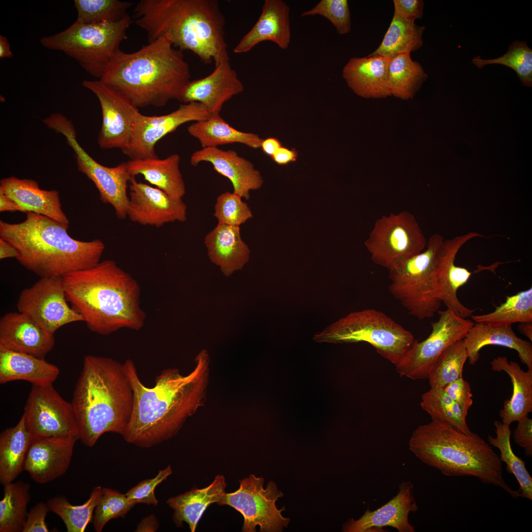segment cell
<instances>
[{
  "label": "cell",
  "mask_w": 532,
  "mask_h": 532,
  "mask_svg": "<svg viewBox=\"0 0 532 532\" xmlns=\"http://www.w3.org/2000/svg\"><path fill=\"white\" fill-rule=\"evenodd\" d=\"M195 361L186 375L176 368L163 370L151 387L141 382L132 360L123 364L134 393L133 412L123 436L127 442L145 448L167 440L202 405L209 376L207 351L201 350Z\"/></svg>",
  "instance_id": "cell-1"
},
{
  "label": "cell",
  "mask_w": 532,
  "mask_h": 532,
  "mask_svg": "<svg viewBox=\"0 0 532 532\" xmlns=\"http://www.w3.org/2000/svg\"><path fill=\"white\" fill-rule=\"evenodd\" d=\"M66 297L93 332L107 335L127 328L140 330L146 314L137 281L112 260L64 277Z\"/></svg>",
  "instance_id": "cell-2"
},
{
  "label": "cell",
  "mask_w": 532,
  "mask_h": 532,
  "mask_svg": "<svg viewBox=\"0 0 532 532\" xmlns=\"http://www.w3.org/2000/svg\"><path fill=\"white\" fill-rule=\"evenodd\" d=\"M133 16L148 42L166 35L174 47L192 52L204 64L230 61L218 0H140Z\"/></svg>",
  "instance_id": "cell-3"
},
{
  "label": "cell",
  "mask_w": 532,
  "mask_h": 532,
  "mask_svg": "<svg viewBox=\"0 0 532 532\" xmlns=\"http://www.w3.org/2000/svg\"><path fill=\"white\" fill-rule=\"evenodd\" d=\"M190 77L182 51L163 35L135 52L119 51L100 80L138 108L178 100Z\"/></svg>",
  "instance_id": "cell-4"
},
{
  "label": "cell",
  "mask_w": 532,
  "mask_h": 532,
  "mask_svg": "<svg viewBox=\"0 0 532 532\" xmlns=\"http://www.w3.org/2000/svg\"><path fill=\"white\" fill-rule=\"evenodd\" d=\"M133 402V389L123 364L105 357H84L71 402L83 444L93 446L106 432L123 436Z\"/></svg>",
  "instance_id": "cell-5"
},
{
  "label": "cell",
  "mask_w": 532,
  "mask_h": 532,
  "mask_svg": "<svg viewBox=\"0 0 532 532\" xmlns=\"http://www.w3.org/2000/svg\"><path fill=\"white\" fill-rule=\"evenodd\" d=\"M26 214L21 223L0 220V237L16 249V259L28 270L40 278L64 277L100 261L105 249L100 239H74L67 233L68 227L41 214Z\"/></svg>",
  "instance_id": "cell-6"
},
{
  "label": "cell",
  "mask_w": 532,
  "mask_h": 532,
  "mask_svg": "<svg viewBox=\"0 0 532 532\" xmlns=\"http://www.w3.org/2000/svg\"><path fill=\"white\" fill-rule=\"evenodd\" d=\"M409 449L424 464L447 476H473L482 483L499 487L514 498L519 491L504 481L499 455L477 434H466L432 420L412 433Z\"/></svg>",
  "instance_id": "cell-7"
},
{
  "label": "cell",
  "mask_w": 532,
  "mask_h": 532,
  "mask_svg": "<svg viewBox=\"0 0 532 532\" xmlns=\"http://www.w3.org/2000/svg\"><path fill=\"white\" fill-rule=\"evenodd\" d=\"M133 20L129 14L116 22L85 24L75 21L67 29L41 37V45L62 52L77 61L87 73L100 79L120 51Z\"/></svg>",
  "instance_id": "cell-8"
},
{
  "label": "cell",
  "mask_w": 532,
  "mask_h": 532,
  "mask_svg": "<svg viewBox=\"0 0 532 532\" xmlns=\"http://www.w3.org/2000/svg\"><path fill=\"white\" fill-rule=\"evenodd\" d=\"M314 339L334 343H367L396 367L405 359L415 340L410 332L374 309L351 312L316 334Z\"/></svg>",
  "instance_id": "cell-9"
},
{
  "label": "cell",
  "mask_w": 532,
  "mask_h": 532,
  "mask_svg": "<svg viewBox=\"0 0 532 532\" xmlns=\"http://www.w3.org/2000/svg\"><path fill=\"white\" fill-rule=\"evenodd\" d=\"M443 240L440 234H433L425 250L389 270L390 292L409 314L420 320L432 317L442 302L436 295L432 273Z\"/></svg>",
  "instance_id": "cell-10"
},
{
  "label": "cell",
  "mask_w": 532,
  "mask_h": 532,
  "mask_svg": "<svg viewBox=\"0 0 532 532\" xmlns=\"http://www.w3.org/2000/svg\"><path fill=\"white\" fill-rule=\"evenodd\" d=\"M45 125L66 137L74 152L78 170L94 183L99 191L100 200L110 204L119 219H125L129 202L127 189L132 177L127 162L113 167L99 163L79 144L73 125L61 113L51 115L46 119Z\"/></svg>",
  "instance_id": "cell-11"
},
{
  "label": "cell",
  "mask_w": 532,
  "mask_h": 532,
  "mask_svg": "<svg viewBox=\"0 0 532 532\" xmlns=\"http://www.w3.org/2000/svg\"><path fill=\"white\" fill-rule=\"evenodd\" d=\"M427 244L415 217L407 211L377 219L365 242L373 263L389 270L422 252Z\"/></svg>",
  "instance_id": "cell-12"
},
{
  "label": "cell",
  "mask_w": 532,
  "mask_h": 532,
  "mask_svg": "<svg viewBox=\"0 0 532 532\" xmlns=\"http://www.w3.org/2000/svg\"><path fill=\"white\" fill-rule=\"evenodd\" d=\"M265 479L250 474L239 480L235 491L226 493L219 505H228L238 511L244 519L242 532H280L287 528L290 519L282 516L284 506L278 509V499L283 496L275 483L270 481L266 488Z\"/></svg>",
  "instance_id": "cell-13"
},
{
  "label": "cell",
  "mask_w": 532,
  "mask_h": 532,
  "mask_svg": "<svg viewBox=\"0 0 532 532\" xmlns=\"http://www.w3.org/2000/svg\"><path fill=\"white\" fill-rule=\"evenodd\" d=\"M437 312L439 318L431 323L430 334L422 341L415 339L405 359L396 367L401 376L412 380L428 378L444 350L453 343L463 339L475 323L448 308Z\"/></svg>",
  "instance_id": "cell-14"
},
{
  "label": "cell",
  "mask_w": 532,
  "mask_h": 532,
  "mask_svg": "<svg viewBox=\"0 0 532 532\" xmlns=\"http://www.w3.org/2000/svg\"><path fill=\"white\" fill-rule=\"evenodd\" d=\"M67 301L63 277L40 278L21 291L17 308L18 312L54 335L64 325L84 322L83 317Z\"/></svg>",
  "instance_id": "cell-15"
},
{
  "label": "cell",
  "mask_w": 532,
  "mask_h": 532,
  "mask_svg": "<svg viewBox=\"0 0 532 532\" xmlns=\"http://www.w3.org/2000/svg\"><path fill=\"white\" fill-rule=\"evenodd\" d=\"M22 416L33 438L68 435L79 437L72 404L60 396L53 384L33 385Z\"/></svg>",
  "instance_id": "cell-16"
},
{
  "label": "cell",
  "mask_w": 532,
  "mask_h": 532,
  "mask_svg": "<svg viewBox=\"0 0 532 532\" xmlns=\"http://www.w3.org/2000/svg\"><path fill=\"white\" fill-rule=\"evenodd\" d=\"M211 116L202 104L196 102L181 104L176 110L163 115L139 113L131 140L122 151L130 160L158 158L155 146L161 139L185 123L205 120Z\"/></svg>",
  "instance_id": "cell-17"
},
{
  "label": "cell",
  "mask_w": 532,
  "mask_h": 532,
  "mask_svg": "<svg viewBox=\"0 0 532 532\" xmlns=\"http://www.w3.org/2000/svg\"><path fill=\"white\" fill-rule=\"evenodd\" d=\"M82 86L98 98L102 113V124L98 143L102 149L119 148L128 145L138 108L119 92L101 80H84Z\"/></svg>",
  "instance_id": "cell-18"
},
{
  "label": "cell",
  "mask_w": 532,
  "mask_h": 532,
  "mask_svg": "<svg viewBox=\"0 0 532 532\" xmlns=\"http://www.w3.org/2000/svg\"><path fill=\"white\" fill-rule=\"evenodd\" d=\"M482 235L469 232L444 240L436 254L432 279L436 295L448 309L459 316L470 317L476 309H470L460 302L457 297L459 289L466 284L471 273L466 268L455 265L456 255L461 247L469 240Z\"/></svg>",
  "instance_id": "cell-19"
},
{
  "label": "cell",
  "mask_w": 532,
  "mask_h": 532,
  "mask_svg": "<svg viewBox=\"0 0 532 532\" xmlns=\"http://www.w3.org/2000/svg\"><path fill=\"white\" fill-rule=\"evenodd\" d=\"M127 217L143 226L159 228L166 224L187 219V206L182 199L171 198L162 190L138 182L132 176L129 183Z\"/></svg>",
  "instance_id": "cell-20"
},
{
  "label": "cell",
  "mask_w": 532,
  "mask_h": 532,
  "mask_svg": "<svg viewBox=\"0 0 532 532\" xmlns=\"http://www.w3.org/2000/svg\"><path fill=\"white\" fill-rule=\"evenodd\" d=\"M77 436L33 438L26 456L24 470L39 484L52 481L69 468Z\"/></svg>",
  "instance_id": "cell-21"
},
{
  "label": "cell",
  "mask_w": 532,
  "mask_h": 532,
  "mask_svg": "<svg viewBox=\"0 0 532 532\" xmlns=\"http://www.w3.org/2000/svg\"><path fill=\"white\" fill-rule=\"evenodd\" d=\"M244 86L230 61L215 65L207 76L190 80L182 90L178 101L202 104L211 115L220 114L224 104L240 94Z\"/></svg>",
  "instance_id": "cell-22"
},
{
  "label": "cell",
  "mask_w": 532,
  "mask_h": 532,
  "mask_svg": "<svg viewBox=\"0 0 532 532\" xmlns=\"http://www.w3.org/2000/svg\"><path fill=\"white\" fill-rule=\"evenodd\" d=\"M413 489L411 482H402L395 497L377 509L366 510L358 520L349 519L343 524V531L384 532L383 527H391L399 532H414V527L408 520L410 513L418 510Z\"/></svg>",
  "instance_id": "cell-23"
},
{
  "label": "cell",
  "mask_w": 532,
  "mask_h": 532,
  "mask_svg": "<svg viewBox=\"0 0 532 532\" xmlns=\"http://www.w3.org/2000/svg\"><path fill=\"white\" fill-rule=\"evenodd\" d=\"M54 344V335L21 312H8L0 319V348L45 358Z\"/></svg>",
  "instance_id": "cell-24"
},
{
  "label": "cell",
  "mask_w": 532,
  "mask_h": 532,
  "mask_svg": "<svg viewBox=\"0 0 532 532\" xmlns=\"http://www.w3.org/2000/svg\"><path fill=\"white\" fill-rule=\"evenodd\" d=\"M202 162L210 163L215 170L227 178L233 185V192L242 199L248 200L250 191L260 188L263 183L262 176L253 165L233 150L202 148L193 153L190 163L197 166Z\"/></svg>",
  "instance_id": "cell-25"
},
{
  "label": "cell",
  "mask_w": 532,
  "mask_h": 532,
  "mask_svg": "<svg viewBox=\"0 0 532 532\" xmlns=\"http://www.w3.org/2000/svg\"><path fill=\"white\" fill-rule=\"evenodd\" d=\"M290 9L281 0H265L258 20L233 48L235 54L246 53L266 41L285 50L291 40Z\"/></svg>",
  "instance_id": "cell-26"
},
{
  "label": "cell",
  "mask_w": 532,
  "mask_h": 532,
  "mask_svg": "<svg viewBox=\"0 0 532 532\" xmlns=\"http://www.w3.org/2000/svg\"><path fill=\"white\" fill-rule=\"evenodd\" d=\"M0 193L14 200L25 213L41 214L68 227L69 221L62 210L56 190H43L35 180L12 176L0 180Z\"/></svg>",
  "instance_id": "cell-27"
},
{
  "label": "cell",
  "mask_w": 532,
  "mask_h": 532,
  "mask_svg": "<svg viewBox=\"0 0 532 532\" xmlns=\"http://www.w3.org/2000/svg\"><path fill=\"white\" fill-rule=\"evenodd\" d=\"M390 60L380 56L351 58L342 69V77L361 97L386 98L391 95L388 78Z\"/></svg>",
  "instance_id": "cell-28"
},
{
  "label": "cell",
  "mask_w": 532,
  "mask_h": 532,
  "mask_svg": "<svg viewBox=\"0 0 532 532\" xmlns=\"http://www.w3.org/2000/svg\"><path fill=\"white\" fill-rule=\"evenodd\" d=\"M204 244L210 261L226 276L249 261L250 251L241 238L240 227L218 224L205 236Z\"/></svg>",
  "instance_id": "cell-29"
},
{
  "label": "cell",
  "mask_w": 532,
  "mask_h": 532,
  "mask_svg": "<svg viewBox=\"0 0 532 532\" xmlns=\"http://www.w3.org/2000/svg\"><path fill=\"white\" fill-rule=\"evenodd\" d=\"M470 365L479 360L480 351L487 345H498L516 350L521 362L532 368V342L518 337L511 326L497 327L485 323H474L463 339Z\"/></svg>",
  "instance_id": "cell-30"
},
{
  "label": "cell",
  "mask_w": 532,
  "mask_h": 532,
  "mask_svg": "<svg viewBox=\"0 0 532 532\" xmlns=\"http://www.w3.org/2000/svg\"><path fill=\"white\" fill-rule=\"evenodd\" d=\"M227 484L225 477L216 475L208 486L193 488L184 494L168 499L166 503L173 509V520L177 527L186 523L190 531H196L198 523L207 508L211 504H219L226 492Z\"/></svg>",
  "instance_id": "cell-31"
},
{
  "label": "cell",
  "mask_w": 532,
  "mask_h": 532,
  "mask_svg": "<svg viewBox=\"0 0 532 532\" xmlns=\"http://www.w3.org/2000/svg\"><path fill=\"white\" fill-rule=\"evenodd\" d=\"M60 370L45 358L0 348V383L24 380L33 385L53 384Z\"/></svg>",
  "instance_id": "cell-32"
},
{
  "label": "cell",
  "mask_w": 532,
  "mask_h": 532,
  "mask_svg": "<svg viewBox=\"0 0 532 532\" xmlns=\"http://www.w3.org/2000/svg\"><path fill=\"white\" fill-rule=\"evenodd\" d=\"M495 371H504L510 377L513 386L510 398L505 399L499 411L501 422L510 425L532 411V368L524 371L506 357L494 358L491 363Z\"/></svg>",
  "instance_id": "cell-33"
},
{
  "label": "cell",
  "mask_w": 532,
  "mask_h": 532,
  "mask_svg": "<svg viewBox=\"0 0 532 532\" xmlns=\"http://www.w3.org/2000/svg\"><path fill=\"white\" fill-rule=\"evenodd\" d=\"M180 157L176 154L160 159L147 158L127 162L131 176L142 175L149 184L171 198L181 199L186 193L185 184L179 168Z\"/></svg>",
  "instance_id": "cell-34"
},
{
  "label": "cell",
  "mask_w": 532,
  "mask_h": 532,
  "mask_svg": "<svg viewBox=\"0 0 532 532\" xmlns=\"http://www.w3.org/2000/svg\"><path fill=\"white\" fill-rule=\"evenodd\" d=\"M33 438L22 416L14 427L0 434V483L13 482L24 470L27 453Z\"/></svg>",
  "instance_id": "cell-35"
},
{
  "label": "cell",
  "mask_w": 532,
  "mask_h": 532,
  "mask_svg": "<svg viewBox=\"0 0 532 532\" xmlns=\"http://www.w3.org/2000/svg\"><path fill=\"white\" fill-rule=\"evenodd\" d=\"M187 130L191 135L199 140L202 148L238 143L258 149L260 148L263 140L256 134L241 132L232 127L220 114L195 122Z\"/></svg>",
  "instance_id": "cell-36"
},
{
  "label": "cell",
  "mask_w": 532,
  "mask_h": 532,
  "mask_svg": "<svg viewBox=\"0 0 532 532\" xmlns=\"http://www.w3.org/2000/svg\"><path fill=\"white\" fill-rule=\"evenodd\" d=\"M424 26L406 20L394 13L388 29L379 47L369 56L391 59L398 55L410 53L423 46Z\"/></svg>",
  "instance_id": "cell-37"
},
{
  "label": "cell",
  "mask_w": 532,
  "mask_h": 532,
  "mask_svg": "<svg viewBox=\"0 0 532 532\" xmlns=\"http://www.w3.org/2000/svg\"><path fill=\"white\" fill-rule=\"evenodd\" d=\"M428 77L421 64L412 60L410 53L391 59L388 72L391 95L402 100L411 99Z\"/></svg>",
  "instance_id": "cell-38"
},
{
  "label": "cell",
  "mask_w": 532,
  "mask_h": 532,
  "mask_svg": "<svg viewBox=\"0 0 532 532\" xmlns=\"http://www.w3.org/2000/svg\"><path fill=\"white\" fill-rule=\"evenodd\" d=\"M30 485L23 481L4 485L0 501V532H20L24 529L31 499Z\"/></svg>",
  "instance_id": "cell-39"
},
{
  "label": "cell",
  "mask_w": 532,
  "mask_h": 532,
  "mask_svg": "<svg viewBox=\"0 0 532 532\" xmlns=\"http://www.w3.org/2000/svg\"><path fill=\"white\" fill-rule=\"evenodd\" d=\"M420 405L431 416L432 420L448 425L466 434L472 433L467 424V414L443 388H431L422 395Z\"/></svg>",
  "instance_id": "cell-40"
},
{
  "label": "cell",
  "mask_w": 532,
  "mask_h": 532,
  "mask_svg": "<svg viewBox=\"0 0 532 532\" xmlns=\"http://www.w3.org/2000/svg\"><path fill=\"white\" fill-rule=\"evenodd\" d=\"M496 437L489 435L490 445L497 448L500 451L499 458L506 465L507 472L513 474L520 486V497L532 499V477L526 469L525 463L513 452L510 443L511 431L510 425L499 421H495Z\"/></svg>",
  "instance_id": "cell-41"
},
{
  "label": "cell",
  "mask_w": 532,
  "mask_h": 532,
  "mask_svg": "<svg viewBox=\"0 0 532 532\" xmlns=\"http://www.w3.org/2000/svg\"><path fill=\"white\" fill-rule=\"evenodd\" d=\"M475 323L497 327L511 326L513 323L532 322V288L507 296L504 302L488 314L471 315Z\"/></svg>",
  "instance_id": "cell-42"
},
{
  "label": "cell",
  "mask_w": 532,
  "mask_h": 532,
  "mask_svg": "<svg viewBox=\"0 0 532 532\" xmlns=\"http://www.w3.org/2000/svg\"><path fill=\"white\" fill-rule=\"evenodd\" d=\"M102 493V488L96 486L90 498L83 504H71L64 496H56L47 503L50 511L58 515L66 525L67 532H84L93 517V511Z\"/></svg>",
  "instance_id": "cell-43"
},
{
  "label": "cell",
  "mask_w": 532,
  "mask_h": 532,
  "mask_svg": "<svg viewBox=\"0 0 532 532\" xmlns=\"http://www.w3.org/2000/svg\"><path fill=\"white\" fill-rule=\"evenodd\" d=\"M468 357L463 339L450 345L439 357L429 375L431 388H444L463 377L464 366Z\"/></svg>",
  "instance_id": "cell-44"
},
{
  "label": "cell",
  "mask_w": 532,
  "mask_h": 532,
  "mask_svg": "<svg viewBox=\"0 0 532 532\" xmlns=\"http://www.w3.org/2000/svg\"><path fill=\"white\" fill-rule=\"evenodd\" d=\"M133 5L119 0H74L78 22L96 24L119 21L129 15L127 10Z\"/></svg>",
  "instance_id": "cell-45"
},
{
  "label": "cell",
  "mask_w": 532,
  "mask_h": 532,
  "mask_svg": "<svg viewBox=\"0 0 532 532\" xmlns=\"http://www.w3.org/2000/svg\"><path fill=\"white\" fill-rule=\"evenodd\" d=\"M472 62L479 68L490 64H500L513 69L523 85L531 87L532 85V50L527 42L513 41L506 53L502 56L490 60L475 57Z\"/></svg>",
  "instance_id": "cell-46"
},
{
  "label": "cell",
  "mask_w": 532,
  "mask_h": 532,
  "mask_svg": "<svg viewBox=\"0 0 532 532\" xmlns=\"http://www.w3.org/2000/svg\"><path fill=\"white\" fill-rule=\"evenodd\" d=\"M135 505L126 494L108 488H102V493L95 508L93 523L97 532L102 531L108 521L124 518Z\"/></svg>",
  "instance_id": "cell-47"
},
{
  "label": "cell",
  "mask_w": 532,
  "mask_h": 532,
  "mask_svg": "<svg viewBox=\"0 0 532 532\" xmlns=\"http://www.w3.org/2000/svg\"><path fill=\"white\" fill-rule=\"evenodd\" d=\"M214 216L219 224L240 227L251 218L253 214L241 196L233 192H226L217 197Z\"/></svg>",
  "instance_id": "cell-48"
},
{
  "label": "cell",
  "mask_w": 532,
  "mask_h": 532,
  "mask_svg": "<svg viewBox=\"0 0 532 532\" xmlns=\"http://www.w3.org/2000/svg\"><path fill=\"white\" fill-rule=\"evenodd\" d=\"M321 15L328 19L339 34L351 31V16L347 0H321L311 9L303 12L301 17Z\"/></svg>",
  "instance_id": "cell-49"
},
{
  "label": "cell",
  "mask_w": 532,
  "mask_h": 532,
  "mask_svg": "<svg viewBox=\"0 0 532 532\" xmlns=\"http://www.w3.org/2000/svg\"><path fill=\"white\" fill-rule=\"evenodd\" d=\"M172 473L170 466L159 470L157 475L151 479L143 480L134 487L130 489L126 494L129 500L136 504L144 503L157 506L158 500L155 496V490L157 486Z\"/></svg>",
  "instance_id": "cell-50"
},
{
  "label": "cell",
  "mask_w": 532,
  "mask_h": 532,
  "mask_svg": "<svg viewBox=\"0 0 532 532\" xmlns=\"http://www.w3.org/2000/svg\"><path fill=\"white\" fill-rule=\"evenodd\" d=\"M443 389L467 414L468 409L473 403L472 394L468 382L462 377L446 385Z\"/></svg>",
  "instance_id": "cell-51"
},
{
  "label": "cell",
  "mask_w": 532,
  "mask_h": 532,
  "mask_svg": "<svg viewBox=\"0 0 532 532\" xmlns=\"http://www.w3.org/2000/svg\"><path fill=\"white\" fill-rule=\"evenodd\" d=\"M50 511L47 503L39 502L28 513L22 532H48L45 518Z\"/></svg>",
  "instance_id": "cell-52"
},
{
  "label": "cell",
  "mask_w": 532,
  "mask_h": 532,
  "mask_svg": "<svg viewBox=\"0 0 532 532\" xmlns=\"http://www.w3.org/2000/svg\"><path fill=\"white\" fill-rule=\"evenodd\" d=\"M518 424L513 432L515 442L524 448L527 456H532V419L525 416L518 421Z\"/></svg>",
  "instance_id": "cell-53"
},
{
  "label": "cell",
  "mask_w": 532,
  "mask_h": 532,
  "mask_svg": "<svg viewBox=\"0 0 532 532\" xmlns=\"http://www.w3.org/2000/svg\"><path fill=\"white\" fill-rule=\"evenodd\" d=\"M395 13L403 18L415 22L423 15L424 2L422 0H394Z\"/></svg>",
  "instance_id": "cell-54"
},
{
  "label": "cell",
  "mask_w": 532,
  "mask_h": 532,
  "mask_svg": "<svg viewBox=\"0 0 532 532\" xmlns=\"http://www.w3.org/2000/svg\"><path fill=\"white\" fill-rule=\"evenodd\" d=\"M298 156V153L295 149L282 146L271 158L277 164L284 166L296 161Z\"/></svg>",
  "instance_id": "cell-55"
},
{
  "label": "cell",
  "mask_w": 532,
  "mask_h": 532,
  "mask_svg": "<svg viewBox=\"0 0 532 532\" xmlns=\"http://www.w3.org/2000/svg\"><path fill=\"white\" fill-rule=\"evenodd\" d=\"M281 146L282 144L277 138L269 137L263 139L260 148L264 153L271 157Z\"/></svg>",
  "instance_id": "cell-56"
},
{
  "label": "cell",
  "mask_w": 532,
  "mask_h": 532,
  "mask_svg": "<svg viewBox=\"0 0 532 532\" xmlns=\"http://www.w3.org/2000/svg\"><path fill=\"white\" fill-rule=\"evenodd\" d=\"M159 526L157 519L151 514L141 520L137 525L135 532H155Z\"/></svg>",
  "instance_id": "cell-57"
},
{
  "label": "cell",
  "mask_w": 532,
  "mask_h": 532,
  "mask_svg": "<svg viewBox=\"0 0 532 532\" xmlns=\"http://www.w3.org/2000/svg\"><path fill=\"white\" fill-rule=\"evenodd\" d=\"M4 211L24 212L22 208L12 199L0 193V212Z\"/></svg>",
  "instance_id": "cell-58"
},
{
  "label": "cell",
  "mask_w": 532,
  "mask_h": 532,
  "mask_svg": "<svg viewBox=\"0 0 532 532\" xmlns=\"http://www.w3.org/2000/svg\"><path fill=\"white\" fill-rule=\"evenodd\" d=\"M18 256L16 249L8 241L0 237V259L15 258Z\"/></svg>",
  "instance_id": "cell-59"
},
{
  "label": "cell",
  "mask_w": 532,
  "mask_h": 532,
  "mask_svg": "<svg viewBox=\"0 0 532 532\" xmlns=\"http://www.w3.org/2000/svg\"><path fill=\"white\" fill-rule=\"evenodd\" d=\"M12 57L13 53L7 38L2 35H0V58H11Z\"/></svg>",
  "instance_id": "cell-60"
},
{
  "label": "cell",
  "mask_w": 532,
  "mask_h": 532,
  "mask_svg": "<svg viewBox=\"0 0 532 532\" xmlns=\"http://www.w3.org/2000/svg\"><path fill=\"white\" fill-rule=\"evenodd\" d=\"M518 329L521 333L532 341V322L520 323Z\"/></svg>",
  "instance_id": "cell-61"
}]
</instances>
